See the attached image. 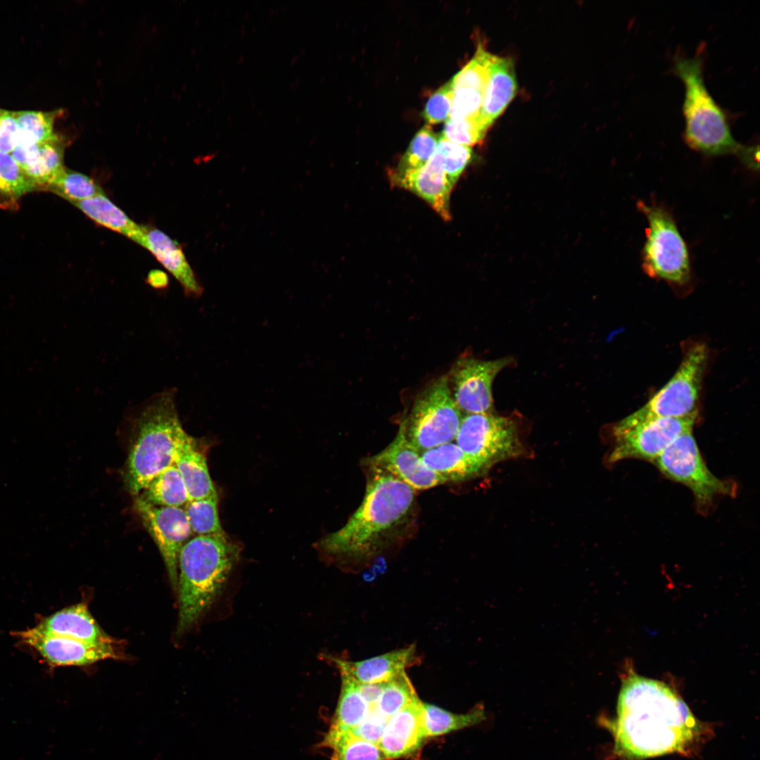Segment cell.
<instances>
[{
  "label": "cell",
  "instance_id": "1",
  "mask_svg": "<svg viewBox=\"0 0 760 760\" xmlns=\"http://www.w3.org/2000/svg\"><path fill=\"white\" fill-rule=\"evenodd\" d=\"M602 722L613 735L616 753L633 759L685 752L701 728L672 688L632 672L622 681L616 717Z\"/></svg>",
  "mask_w": 760,
  "mask_h": 760
},
{
  "label": "cell",
  "instance_id": "2",
  "mask_svg": "<svg viewBox=\"0 0 760 760\" xmlns=\"http://www.w3.org/2000/svg\"><path fill=\"white\" fill-rule=\"evenodd\" d=\"M367 467L360 505L343 527L319 542L330 555L356 559L372 556L397 535L410 514L414 490L383 469Z\"/></svg>",
  "mask_w": 760,
  "mask_h": 760
},
{
  "label": "cell",
  "instance_id": "3",
  "mask_svg": "<svg viewBox=\"0 0 760 760\" xmlns=\"http://www.w3.org/2000/svg\"><path fill=\"white\" fill-rule=\"evenodd\" d=\"M188 433L181 424L174 388L148 398L132 421V438L125 483L134 497L159 474L175 464L177 450Z\"/></svg>",
  "mask_w": 760,
  "mask_h": 760
},
{
  "label": "cell",
  "instance_id": "4",
  "mask_svg": "<svg viewBox=\"0 0 760 760\" xmlns=\"http://www.w3.org/2000/svg\"><path fill=\"white\" fill-rule=\"evenodd\" d=\"M239 556V546L224 533L196 536L183 545L178 557L179 634L213 603Z\"/></svg>",
  "mask_w": 760,
  "mask_h": 760
},
{
  "label": "cell",
  "instance_id": "5",
  "mask_svg": "<svg viewBox=\"0 0 760 760\" xmlns=\"http://www.w3.org/2000/svg\"><path fill=\"white\" fill-rule=\"evenodd\" d=\"M673 70L685 87L683 113L685 140L691 148L708 156L738 153L726 115L707 89L699 55L677 56Z\"/></svg>",
  "mask_w": 760,
  "mask_h": 760
},
{
  "label": "cell",
  "instance_id": "6",
  "mask_svg": "<svg viewBox=\"0 0 760 760\" xmlns=\"http://www.w3.org/2000/svg\"><path fill=\"white\" fill-rule=\"evenodd\" d=\"M637 206L648 223L642 250L643 270L653 278L686 285L691 279L689 252L672 215L657 204L641 201Z\"/></svg>",
  "mask_w": 760,
  "mask_h": 760
},
{
  "label": "cell",
  "instance_id": "7",
  "mask_svg": "<svg viewBox=\"0 0 760 760\" xmlns=\"http://www.w3.org/2000/svg\"><path fill=\"white\" fill-rule=\"evenodd\" d=\"M462 417L445 375L417 395L410 413L401 422L407 440L422 452L455 440Z\"/></svg>",
  "mask_w": 760,
  "mask_h": 760
},
{
  "label": "cell",
  "instance_id": "8",
  "mask_svg": "<svg viewBox=\"0 0 760 760\" xmlns=\"http://www.w3.org/2000/svg\"><path fill=\"white\" fill-rule=\"evenodd\" d=\"M696 417H655L634 412L614 425L607 462L628 458L654 462L678 436L692 431Z\"/></svg>",
  "mask_w": 760,
  "mask_h": 760
},
{
  "label": "cell",
  "instance_id": "9",
  "mask_svg": "<svg viewBox=\"0 0 760 760\" xmlns=\"http://www.w3.org/2000/svg\"><path fill=\"white\" fill-rule=\"evenodd\" d=\"M455 440L464 453L488 470L526 453L517 423L492 412L465 414Z\"/></svg>",
  "mask_w": 760,
  "mask_h": 760
},
{
  "label": "cell",
  "instance_id": "10",
  "mask_svg": "<svg viewBox=\"0 0 760 760\" xmlns=\"http://www.w3.org/2000/svg\"><path fill=\"white\" fill-rule=\"evenodd\" d=\"M653 462L666 477L691 490L701 512L708 510L716 497L735 494V484L709 469L692 431L678 436Z\"/></svg>",
  "mask_w": 760,
  "mask_h": 760
},
{
  "label": "cell",
  "instance_id": "11",
  "mask_svg": "<svg viewBox=\"0 0 760 760\" xmlns=\"http://www.w3.org/2000/svg\"><path fill=\"white\" fill-rule=\"evenodd\" d=\"M708 359L702 343H692L685 350L682 361L671 379L640 409L648 417L686 418L697 417L702 381Z\"/></svg>",
  "mask_w": 760,
  "mask_h": 760
},
{
  "label": "cell",
  "instance_id": "12",
  "mask_svg": "<svg viewBox=\"0 0 760 760\" xmlns=\"http://www.w3.org/2000/svg\"><path fill=\"white\" fill-rule=\"evenodd\" d=\"M512 359L482 360L465 355L459 358L446 374L451 396L462 412L489 413L493 405L492 384Z\"/></svg>",
  "mask_w": 760,
  "mask_h": 760
},
{
  "label": "cell",
  "instance_id": "13",
  "mask_svg": "<svg viewBox=\"0 0 760 760\" xmlns=\"http://www.w3.org/2000/svg\"><path fill=\"white\" fill-rule=\"evenodd\" d=\"M134 509L163 557L170 581L177 590L178 557L192 531L184 508L156 506L134 497Z\"/></svg>",
  "mask_w": 760,
  "mask_h": 760
},
{
  "label": "cell",
  "instance_id": "14",
  "mask_svg": "<svg viewBox=\"0 0 760 760\" xmlns=\"http://www.w3.org/2000/svg\"><path fill=\"white\" fill-rule=\"evenodd\" d=\"M53 666H84L118 658L114 644H94L44 632L37 626L15 633Z\"/></svg>",
  "mask_w": 760,
  "mask_h": 760
},
{
  "label": "cell",
  "instance_id": "15",
  "mask_svg": "<svg viewBox=\"0 0 760 760\" xmlns=\"http://www.w3.org/2000/svg\"><path fill=\"white\" fill-rule=\"evenodd\" d=\"M365 464L384 470L413 490L429 489L446 483L423 462L421 452L406 438L402 422L393 441L367 458Z\"/></svg>",
  "mask_w": 760,
  "mask_h": 760
},
{
  "label": "cell",
  "instance_id": "16",
  "mask_svg": "<svg viewBox=\"0 0 760 760\" xmlns=\"http://www.w3.org/2000/svg\"><path fill=\"white\" fill-rule=\"evenodd\" d=\"M422 702L415 698L391 717L378 743L386 760L410 755L426 739Z\"/></svg>",
  "mask_w": 760,
  "mask_h": 760
},
{
  "label": "cell",
  "instance_id": "17",
  "mask_svg": "<svg viewBox=\"0 0 760 760\" xmlns=\"http://www.w3.org/2000/svg\"><path fill=\"white\" fill-rule=\"evenodd\" d=\"M390 180L424 199L444 220H450V197L454 184L435 155L419 170Z\"/></svg>",
  "mask_w": 760,
  "mask_h": 760
},
{
  "label": "cell",
  "instance_id": "18",
  "mask_svg": "<svg viewBox=\"0 0 760 760\" xmlns=\"http://www.w3.org/2000/svg\"><path fill=\"white\" fill-rule=\"evenodd\" d=\"M416 659V649L411 645L358 661L331 658L341 673L360 684L388 682L415 664Z\"/></svg>",
  "mask_w": 760,
  "mask_h": 760
},
{
  "label": "cell",
  "instance_id": "19",
  "mask_svg": "<svg viewBox=\"0 0 760 760\" xmlns=\"http://www.w3.org/2000/svg\"><path fill=\"white\" fill-rule=\"evenodd\" d=\"M140 246L149 251L175 277L188 296L199 297L203 288L189 265L179 244L158 229L144 226Z\"/></svg>",
  "mask_w": 760,
  "mask_h": 760
},
{
  "label": "cell",
  "instance_id": "20",
  "mask_svg": "<svg viewBox=\"0 0 760 760\" xmlns=\"http://www.w3.org/2000/svg\"><path fill=\"white\" fill-rule=\"evenodd\" d=\"M37 627L49 633L87 642L114 644L84 603L65 608L43 619Z\"/></svg>",
  "mask_w": 760,
  "mask_h": 760
},
{
  "label": "cell",
  "instance_id": "21",
  "mask_svg": "<svg viewBox=\"0 0 760 760\" xmlns=\"http://www.w3.org/2000/svg\"><path fill=\"white\" fill-rule=\"evenodd\" d=\"M517 91V82L512 59L495 56L479 115L480 122L486 131L504 111Z\"/></svg>",
  "mask_w": 760,
  "mask_h": 760
},
{
  "label": "cell",
  "instance_id": "22",
  "mask_svg": "<svg viewBox=\"0 0 760 760\" xmlns=\"http://www.w3.org/2000/svg\"><path fill=\"white\" fill-rule=\"evenodd\" d=\"M423 462L447 482H460L480 476L487 472L452 442L421 452Z\"/></svg>",
  "mask_w": 760,
  "mask_h": 760
},
{
  "label": "cell",
  "instance_id": "23",
  "mask_svg": "<svg viewBox=\"0 0 760 760\" xmlns=\"http://www.w3.org/2000/svg\"><path fill=\"white\" fill-rule=\"evenodd\" d=\"M196 445L195 440L187 434L177 450L175 461L189 500L217 495L205 456Z\"/></svg>",
  "mask_w": 760,
  "mask_h": 760
},
{
  "label": "cell",
  "instance_id": "24",
  "mask_svg": "<svg viewBox=\"0 0 760 760\" xmlns=\"http://www.w3.org/2000/svg\"><path fill=\"white\" fill-rule=\"evenodd\" d=\"M71 203L96 224L141 244L144 234V226L131 220L104 193Z\"/></svg>",
  "mask_w": 760,
  "mask_h": 760
},
{
  "label": "cell",
  "instance_id": "25",
  "mask_svg": "<svg viewBox=\"0 0 760 760\" xmlns=\"http://www.w3.org/2000/svg\"><path fill=\"white\" fill-rule=\"evenodd\" d=\"M341 676V693L329 729L349 731L366 718L371 707L362 695L359 684L344 673Z\"/></svg>",
  "mask_w": 760,
  "mask_h": 760
},
{
  "label": "cell",
  "instance_id": "26",
  "mask_svg": "<svg viewBox=\"0 0 760 760\" xmlns=\"http://www.w3.org/2000/svg\"><path fill=\"white\" fill-rule=\"evenodd\" d=\"M426 738L475 726L486 719L484 707L476 704L465 714H455L437 706L422 703Z\"/></svg>",
  "mask_w": 760,
  "mask_h": 760
},
{
  "label": "cell",
  "instance_id": "27",
  "mask_svg": "<svg viewBox=\"0 0 760 760\" xmlns=\"http://www.w3.org/2000/svg\"><path fill=\"white\" fill-rule=\"evenodd\" d=\"M137 496L149 504L161 507L184 508L189 501L184 483L175 464L156 476Z\"/></svg>",
  "mask_w": 760,
  "mask_h": 760
},
{
  "label": "cell",
  "instance_id": "28",
  "mask_svg": "<svg viewBox=\"0 0 760 760\" xmlns=\"http://www.w3.org/2000/svg\"><path fill=\"white\" fill-rule=\"evenodd\" d=\"M65 146V140L60 135L40 144L35 158L23 168L37 189H47L65 168L63 165Z\"/></svg>",
  "mask_w": 760,
  "mask_h": 760
},
{
  "label": "cell",
  "instance_id": "29",
  "mask_svg": "<svg viewBox=\"0 0 760 760\" xmlns=\"http://www.w3.org/2000/svg\"><path fill=\"white\" fill-rule=\"evenodd\" d=\"M322 745L332 750L331 760H386L378 745L349 731L329 729Z\"/></svg>",
  "mask_w": 760,
  "mask_h": 760
},
{
  "label": "cell",
  "instance_id": "30",
  "mask_svg": "<svg viewBox=\"0 0 760 760\" xmlns=\"http://www.w3.org/2000/svg\"><path fill=\"white\" fill-rule=\"evenodd\" d=\"M438 137L429 125L421 128L411 140L408 148L390 178L401 177L423 167L434 155Z\"/></svg>",
  "mask_w": 760,
  "mask_h": 760
},
{
  "label": "cell",
  "instance_id": "31",
  "mask_svg": "<svg viewBox=\"0 0 760 760\" xmlns=\"http://www.w3.org/2000/svg\"><path fill=\"white\" fill-rule=\"evenodd\" d=\"M61 113V110L14 112L20 129L19 144H42L58 137L53 126L56 118Z\"/></svg>",
  "mask_w": 760,
  "mask_h": 760
},
{
  "label": "cell",
  "instance_id": "32",
  "mask_svg": "<svg viewBox=\"0 0 760 760\" xmlns=\"http://www.w3.org/2000/svg\"><path fill=\"white\" fill-rule=\"evenodd\" d=\"M217 495L189 500L184 507L193 534L196 536L224 533L217 509Z\"/></svg>",
  "mask_w": 760,
  "mask_h": 760
},
{
  "label": "cell",
  "instance_id": "33",
  "mask_svg": "<svg viewBox=\"0 0 760 760\" xmlns=\"http://www.w3.org/2000/svg\"><path fill=\"white\" fill-rule=\"evenodd\" d=\"M47 189L65 198L70 203L80 201L104 193L101 187L91 177L65 167Z\"/></svg>",
  "mask_w": 760,
  "mask_h": 760
},
{
  "label": "cell",
  "instance_id": "34",
  "mask_svg": "<svg viewBox=\"0 0 760 760\" xmlns=\"http://www.w3.org/2000/svg\"><path fill=\"white\" fill-rule=\"evenodd\" d=\"M417 697L413 685L404 671L384 683L374 707L379 714L389 719Z\"/></svg>",
  "mask_w": 760,
  "mask_h": 760
},
{
  "label": "cell",
  "instance_id": "35",
  "mask_svg": "<svg viewBox=\"0 0 760 760\" xmlns=\"http://www.w3.org/2000/svg\"><path fill=\"white\" fill-rule=\"evenodd\" d=\"M495 57L479 44L473 58L450 80L452 89H473L484 94Z\"/></svg>",
  "mask_w": 760,
  "mask_h": 760
},
{
  "label": "cell",
  "instance_id": "36",
  "mask_svg": "<svg viewBox=\"0 0 760 760\" xmlns=\"http://www.w3.org/2000/svg\"><path fill=\"white\" fill-rule=\"evenodd\" d=\"M37 189L11 154L0 151V194L18 198Z\"/></svg>",
  "mask_w": 760,
  "mask_h": 760
},
{
  "label": "cell",
  "instance_id": "37",
  "mask_svg": "<svg viewBox=\"0 0 760 760\" xmlns=\"http://www.w3.org/2000/svg\"><path fill=\"white\" fill-rule=\"evenodd\" d=\"M434 155L450 182L455 185L471 160V148L455 144L441 134L438 136Z\"/></svg>",
  "mask_w": 760,
  "mask_h": 760
},
{
  "label": "cell",
  "instance_id": "38",
  "mask_svg": "<svg viewBox=\"0 0 760 760\" xmlns=\"http://www.w3.org/2000/svg\"><path fill=\"white\" fill-rule=\"evenodd\" d=\"M486 132L478 116L461 120L448 119L441 135L455 144L470 146L481 141Z\"/></svg>",
  "mask_w": 760,
  "mask_h": 760
},
{
  "label": "cell",
  "instance_id": "39",
  "mask_svg": "<svg viewBox=\"0 0 760 760\" xmlns=\"http://www.w3.org/2000/svg\"><path fill=\"white\" fill-rule=\"evenodd\" d=\"M483 92L468 88L453 89L450 110L448 119L461 120L479 115Z\"/></svg>",
  "mask_w": 760,
  "mask_h": 760
},
{
  "label": "cell",
  "instance_id": "40",
  "mask_svg": "<svg viewBox=\"0 0 760 760\" xmlns=\"http://www.w3.org/2000/svg\"><path fill=\"white\" fill-rule=\"evenodd\" d=\"M452 94L450 80L429 97L422 112L423 118L429 124L438 123L448 118Z\"/></svg>",
  "mask_w": 760,
  "mask_h": 760
},
{
  "label": "cell",
  "instance_id": "41",
  "mask_svg": "<svg viewBox=\"0 0 760 760\" xmlns=\"http://www.w3.org/2000/svg\"><path fill=\"white\" fill-rule=\"evenodd\" d=\"M388 721V718L372 707L366 718L349 732L360 738L378 745Z\"/></svg>",
  "mask_w": 760,
  "mask_h": 760
},
{
  "label": "cell",
  "instance_id": "42",
  "mask_svg": "<svg viewBox=\"0 0 760 760\" xmlns=\"http://www.w3.org/2000/svg\"><path fill=\"white\" fill-rule=\"evenodd\" d=\"M19 140L20 129L14 112L3 110L0 117V151L11 153Z\"/></svg>",
  "mask_w": 760,
  "mask_h": 760
},
{
  "label": "cell",
  "instance_id": "43",
  "mask_svg": "<svg viewBox=\"0 0 760 760\" xmlns=\"http://www.w3.org/2000/svg\"><path fill=\"white\" fill-rule=\"evenodd\" d=\"M384 683L359 684L360 691L370 707H374L383 689Z\"/></svg>",
  "mask_w": 760,
  "mask_h": 760
},
{
  "label": "cell",
  "instance_id": "44",
  "mask_svg": "<svg viewBox=\"0 0 760 760\" xmlns=\"http://www.w3.org/2000/svg\"><path fill=\"white\" fill-rule=\"evenodd\" d=\"M742 162L752 169L759 168V147L743 146L738 153Z\"/></svg>",
  "mask_w": 760,
  "mask_h": 760
},
{
  "label": "cell",
  "instance_id": "45",
  "mask_svg": "<svg viewBox=\"0 0 760 760\" xmlns=\"http://www.w3.org/2000/svg\"><path fill=\"white\" fill-rule=\"evenodd\" d=\"M146 281L154 289H163L167 286L169 279L165 272L160 270H153L148 274Z\"/></svg>",
  "mask_w": 760,
  "mask_h": 760
},
{
  "label": "cell",
  "instance_id": "46",
  "mask_svg": "<svg viewBox=\"0 0 760 760\" xmlns=\"http://www.w3.org/2000/svg\"><path fill=\"white\" fill-rule=\"evenodd\" d=\"M2 112H3V110L0 109V117L1 115Z\"/></svg>",
  "mask_w": 760,
  "mask_h": 760
}]
</instances>
